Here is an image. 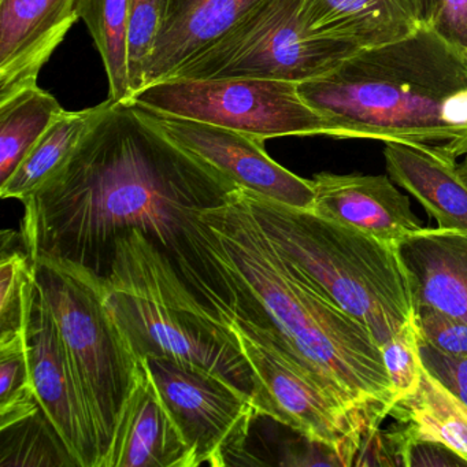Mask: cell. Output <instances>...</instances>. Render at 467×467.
<instances>
[{
	"label": "cell",
	"instance_id": "cell-1",
	"mask_svg": "<svg viewBox=\"0 0 467 467\" xmlns=\"http://www.w3.org/2000/svg\"><path fill=\"white\" fill-rule=\"evenodd\" d=\"M237 190L133 102L108 99L72 158L23 202L21 239L31 259H62L103 277L116 240L138 229L171 256L207 306L232 319L236 299L202 212Z\"/></svg>",
	"mask_w": 467,
	"mask_h": 467
},
{
	"label": "cell",
	"instance_id": "cell-2",
	"mask_svg": "<svg viewBox=\"0 0 467 467\" xmlns=\"http://www.w3.org/2000/svg\"><path fill=\"white\" fill-rule=\"evenodd\" d=\"M239 190L202 212L234 316L266 329L368 429L379 428L393 400L381 348L275 248Z\"/></svg>",
	"mask_w": 467,
	"mask_h": 467
},
{
	"label": "cell",
	"instance_id": "cell-3",
	"mask_svg": "<svg viewBox=\"0 0 467 467\" xmlns=\"http://www.w3.org/2000/svg\"><path fill=\"white\" fill-rule=\"evenodd\" d=\"M297 89L333 139L407 144L451 161L467 152V59L429 26L358 50Z\"/></svg>",
	"mask_w": 467,
	"mask_h": 467
},
{
	"label": "cell",
	"instance_id": "cell-4",
	"mask_svg": "<svg viewBox=\"0 0 467 467\" xmlns=\"http://www.w3.org/2000/svg\"><path fill=\"white\" fill-rule=\"evenodd\" d=\"M103 281L139 359L171 360L254 399L253 374L228 319L190 288L154 240L138 229L117 239Z\"/></svg>",
	"mask_w": 467,
	"mask_h": 467
},
{
	"label": "cell",
	"instance_id": "cell-5",
	"mask_svg": "<svg viewBox=\"0 0 467 467\" xmlns=\"http://www.w3.org/2000/svg\"><path fill=\"white\" fill-rule=\"evenodd\" d=\"M239 192L275 248L379 347L414 319L411 283L395 244L311 210Z\"/></svg>",
	"mask_w": 467,
	"mask_h": 467
},
{
	"label": "cell",
	"instance_id": "cell-6",
	"mask_svg": "<svg viewBox=\"0 0 467 467\" xmlns=\"http://www.w3.org/2000/svg\"><path fill=\"white\" fill-rule=\"evenodd\" d=\"M31 262L88 410L102 467L140 359L114 317L103 277L62 259Z\"/></svg>",
	"mask_w": 467,
	"mask_h": 467
},
{
	"label": "cell",
	"instance_id": "cell-7",
	"mask_svg": "<svg viewBox=\"0 0 467 467\" xmlns=\"http://www.w3.org/2000/svg\"><path fill=\"white\" fill-rule=\"evenodd\" d=\"M303 0H261L218 42L171 78L313 80L358 48L316 36L302 21Z\"/></svg>",
	"mask_w": 467,
	"mask_h": 467
},
{
	"label": "cell",
	"instance_id": "cell-8",
	"mask_svg": "<svg viewBox=\"0 0 467 467\" xmlns=\"http://www.w3.org/2000/svg\"><path fill=\"white\" fill-rule=\"evenodd\" d=\"M297 84L267 78H168L144 87L130 100L262 141L283 136L333 138L332 127L302 99Z\"/></svg>",
	"mask_w": 467,
	"mask_h": 467
},
{
	"label": "cell",
	"instance_id": "cell-9",
	"mask_svg": "<svg viewBox=\"0 0 467 467\" xmlns=\"http://www.w3.org/2000/svg\"><path fill=\"white\" fill-rule=\"evenodd\" d=\"M229 327L251 368L254 401L269 417L299 436L336 448L346 467L355 458L368 426L286 351L266 329L234 316Z\"/></svg>",
	"mask_w": 467,
	"mask_h": 467
},
{
	"label": "cell",
	"instance_id": "cell-10",
	"mask_svg": "<svg viewBox=\"0 0 467 467\" xmlns=\"http://www.w3.org/2000/svg\"><path fill=\"white\" fill-rule=\"evenodd\" d=\"M155 384L190 448L192 467L228 466L244 450L261 417L247 393L215 377L166 359L149 358Z\"/></svg>",
	"mask_w": 467,
	"mask_h": 467
},
{
	"label": "cell",
	"instance_id": "cell-11",
	"mask_svg": "<svg viewBox=\"0 0 467 467\" xmlns=\"http://www.w3.org/2000/svg\"><path fill=\"white\" fill-rule=\"evenodd\" d=\"M23 327L32 385L43 414L75 466L99 467L97 434L56 317L35 273L26 296Z\"/></svg>",
	"mask_w": 467,
	"mask_h": 467
},
{
	"label": "cell",
	"instance_id": "cell-12",
	"mask_svg": "<svg viewBox=\"0 0 467 467\" xmlns=\"http://www.w3.org/2000/svg\"><path fill=\"white\" fill-rule=\"evenodd\" d=\"M133 105L174 143L217 169L237 187L296 209H313L311 180L275 162L265 151V141L228 128Z\"/></svg>",
	"mask_w": 467,
	"mask_h": 467
},
{
	"label": "cell",
	"instance_id": "cell-13",
	"mask_svg": "<svg viewBox=\"0 0 467 467\" xmlns=\"http://www.w3.org/2000/svg\"><path fill=\"white\" fill-rule=\"evenodd\" d=\"M78 20L76 0H0V103L37 86Z\"/></svg>",
	"mask_w": 467,
	"mask_h": 467
},
{
	"label": "cell",
	"instance_id": "cell-14",
	"mask_svg": "<svg viewBox=\"0 0 467 467\" xmlns=\"http://www.w3.org/2000/svg\"><path fill=\"white\" fill-rule=\"evenodd\" d=\"M311 212L381 242L396 245L423 228L412 212L409 196L393 185L389 176L318 173L311 180Z\"/></svg>",
	"mask_w": 467,
	"mask_h": 467
},
{
	"label": "cell",
	"instance_id": "cell-15",
	"mask_svg": "<svg viewBox=\"0 0 467 467\" xmlns=\"http://www.w3.org/2000/svg\"><path fill=\"white\" fill-rule=\"evenodd\" d=\"M102 467H192L190 448L146 359L117 423Z\"/></svg>",
	"mask_w": 467,
	"mask_h": 467
},
{
	"label": "cell",
	"instance_id": "cell-16",
	"mask_svg": "<svg viewBox=\"0 0 467 467\" xmlns=\"http://www.w3.org/2000/svg\"><path fill=\"white\" fill-rule=\"evenodd\" d=\"M259 2L161 0L160 31L144 67V87L173 78Z\"/></svg>",
	"mask_w": 467,
	"mask_h": 467
},
{
	"label": "cell",
	"instance_id": "cell-17",
	"mask_svg": "<svg viewBox=\"0 0 467 467\" xmlns=\"http://www.w3.org/2000/svg\"><path fill=\"white\" fill-rule=\"evenodd\" d=\"M414 308L428 306L467 324V234L422 228L396 244Z\"/></svg>",
	"mask_w": 467,
	"mask_h": 467
},
{
	"label": "cell",
	"instance_id": "cell-18",
	"mask_svg": "<svg viewBox=\"0 0 467 467\" xmlns=\"http://www.w3.org/2000/svg\"><path fill=\"white\" fill-rule=\"evenodd\" d=\"M302 21L310 34L358 50L404 39L425 26L420 0H303Z\"/></svg>",
	"mask_w": 467,
	"mask_h": 467
},
{
	"label": "cell",
	"instance_id": "cell-19",
	"mask_svg": "<svg viewBox=\"0 0 467 467\" xmlns=\"http://www.w3.org/2000/svg\"><path fill=\"white\" fill-rule=\"evenodd\" d=\"M384 158L390 180L422 204L437 228L467 234V184L456 161L401 143H385Z\"/></svg>",
	"mask_w": 467,
	"mask_h": 467
},
{
	"label": "cell",
	"instance_id": "cell-20",
	"mask_svg": "<svg viewBox=\"0 0 467 467\" xmlns=\"http://www.w3.org/2000/svg\"><path fill=\"white\" fill-rule=\"evenodd\" d=\"M388 417L404 433L442 442L467 461V407L425 368L418 389L396 400Z\"/></svg>",
	"mask_w": 467,
	"mask_h": 467
},
{
	"label": "cell",
	"instance_id": "cell-21",
	"mask_svg": "<svg viewBox=\"0 0 467 467\" xmlns=\"http://www.w3.org/2000/svg\"><path fill=\"white\" fill-rule=\"evenodd\" d=\"M105 108L106 102H103L86 110L64 111L24 158L12 177L0 185L2 199L26 202L37 192L72 158Z\"/></svg>",
	"mask_w": 467,
	"mask_h": 467
},
{
	"label": "cell",
	"instance_id": "cell-22",
	"mask_svg": "<svg viewBox=\"0 0 467 467\" xmlns=\"http://www.w3.org/2000/svg\"><path fill=\"white\" fill-rule=\"evenodd\" d=\"M64 111L53 95L37 86L0 103V185Z\"/></svg>",
	"mask_w": 467,
	"mask_h": 467
},
{
	"label": "cell",
	"instance_id": "cell-23",
	"mask_svg": "<svg viewBox=\"0 0 467 467\" xmlns=\"http://www.w3.org/2000/svg\"><path fill=\"white\" fill-rule=\"evenodd\" d=\"M76 12L102 57L110 88L109 99H132L128 67L130 0H76Z\"/></svg>",
	"mask_w": 467,
	"mask_h": 467
},
{
	"label": "cell",
	"instance_id": "cell-24",
	"mask_svg": "<svg viewBox=\"0 0 467 467\" xmlns=\"http://www.w3.org/2000/svg\"><path fill=\"white\" fill-rule=\"evenodd\" d=\"M40 410L29 373L23 327L17 335L0 338V429Z\"/></svg>",
	"mask_w": 467,
	"mask_h": 467
},
{
	"label": "cell",
	"instance_id": "cell-25",
	"mask_svg": "<svg viewBox=\"0 0 467 467\" xmlns=\"http://www.w3.org/2000/svg\"><path fill=\"white\" fill-rule=\"evenodd\" d=\"M2 461L0 466H26V464H45L64 466L59 456L69 466H75L69 453L65 450L53 426L48 422L42 410L36 414L18 420L15 425L2 429Z\"/></svg>",
	"mask_w": 467,
	"mask_h": 467
},
{
	"label": "cell",
	"instance_id": "cell-26",
	"mask_svg": "<svg viewBox=\"0 0 467 467\" xmlns=\"http://www.w3.org/2000/svg\"><path fill=\"white\" fill-rule=\"evenodd\" d=\"M32 275L34 270L28 253L4 248L0 259V338L17 335L23 329Z\"/></svg>",
	"mask_w": 467,
	"mask_h": 467
},
{
	"label": "cell",
	"instance_id": "cell-27",
	"mask_svg": "<svg viewBox=\"0 0 467 467\" xmlns=\"http://www.w3.org/2000/svg\"><path fill=\"white\" fill-rule=\"evenodd\" d=\"M382 359L392 385L393 400L406 398L418 389L422 379L423 365L420 355L417 327L414 319L401 327L392 338L382 344Z\"/></svg>",
	"mask_w": 467,
	"mask_h": 467
},
{
	"label": "cell",
	"instance_id": "cell-28",
	"mask_svg": "<svg viewBox=\"0 0 467 467\" xmlns=\"http://www.w3.org/2000/svg\"><path fill=\"white\" fill-rule=\"evenodd\" d=\"M160 20L161 0H130L128 67L133 95L144 88V67L157 40Z\"/></svg>",
	"mask_w": 467,
	"mask_h": 467
},
{
	"label": "cell",
	"instance_id": "cell-29",
	"mask_svg": "<svg viewBox=\"0 0 467 467\" xmlns=\"http://www.w3.org/2000/svg\"><path fill=\"white\" fill-rule=\"evenodd\" d=\"M399 466L458 467L466 466V459L442 442L420 439L404 433L398 425L387 431Z\"/></svg>",
	"mask_w": 467,
	"mask_h": 467
},
{
	"label": "cell",
	"instance_id": "cell-30",
	"mask_svg": "<svg viewBox=\"0 0 467 467\" xmlns=\"http://www.w3.org/2000/svg\"><path fill=\"white\" fill-rule=\"evenodd\" d=\"M414 325L423 340L445 354L467 357V324L428 306L414 308Z\"/></svg>",
	"mask_w": 467,
	"mask_h": 467
},
{
	"label": "cell",
	"instance_id": "cell-31",
	"mask_svg": "<svg viewBox=\"0 0 467 467\" xmlns=\"http://www.w3.org/2000/svg\"><path fill=\"white\" fill-rule=\"evenodd\" d=\"M423 368L467 407V357L440 351L418 335Z\"/></svg>",
	"mask_w": 467,
	"mask_h": 467
},
{
	"label": "cell",
	"instance_id": "cell-32",
	"mask_svg": "<svg viewBox=\"0 0 467 467\" xmlns=\"http://www.w3.org/2000/svg\"><path fill=\"white\" fill-rule=\"evenodd\" d=\"M426 26L467 59V0H439Z\"/></svg>",
	"mask_w": 467,
	"mask_h": 467
},
{
	"label": "cell",
	"instance_id": "cell-33",
	"mask_svg": "<svg viewBox=\"0 0 467 467\" xmlns=\"http://www.w3.org/2000/svg\"><path fill=\"white\" fill-rule=\"evenodd\" d=\"M283 466H341L343 458L336 448L300 436V441L291 442L284 452Z\"/></svg>",
	"mask_w": 467,
	"mask_h": 467
},
{
	"label": "cell",
	"instance_id": "cell-34",
	"mask_svg": "<svg viewBox=\"0 0 467 467\" xmlns=\"http://www.w3.org/2000/svg\"><path fill=\"white\" fill-rule=\"evenodd\" d=\"M420 5H422L423 21H425L426 26L433 16L434 10L439 5V0H420Z\"/></svg>",
	"mask_w": 467,
	"mask_h": 467
},
{
	"label": "cell",
	"instance_id": "cell-35",
	"mask_svg": "<svg viewBox=\"0 0 467 467\" xmlns=\"http://www.w3.org/2000/svg\"><path fill=\"white\" fill-rule=\"evenodd\" d=\"M463 157L464 160L456 165V169H458L459 176H461L462 180H463V182L467 184V152L463 155Z\"/></svg>",
	"mask_w": 467,
	"mask_h": 467
}]
</instances>
